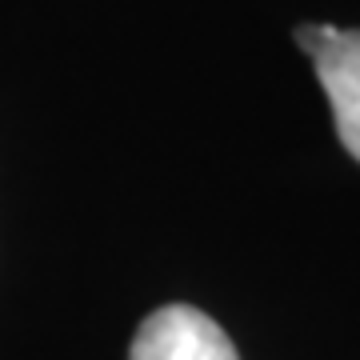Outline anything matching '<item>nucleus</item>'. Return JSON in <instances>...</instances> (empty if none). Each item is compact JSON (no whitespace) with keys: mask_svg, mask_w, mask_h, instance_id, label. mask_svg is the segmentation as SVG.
Segmentation results:
<instances>
[{"mask_svg":"<svg viewBox=\"0 0 360 360\" xmlns=\"http://www.w3.org/2000/svg\"><path fill=\"white\" fill-rule=\"evenodd\" d=\"M296 44L312 56L321 89L333 104L336 136L352 160H360V28L300 25Z\"/></svg>","mask_w":360,"mask_h":360,"instance_id":"1","label":"nucleus"},{"mask_svg":"<svg viewBox=\"0 0 360 360\" xmlns=\"http://www.w3.org/2000/svg\"><path fill=\"white\" fill-rule=\"evenodd\" d=\"M129 360H240L212 316L193 304H165L136 328Z\"/></svg>","mask_w":360,"mask_h":360,"instance_id":"2","label":"nucleus"}]
</instances>
